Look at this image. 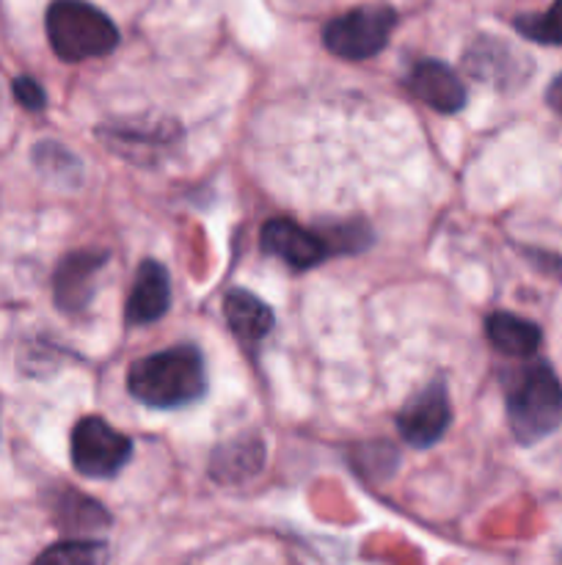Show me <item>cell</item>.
<instances>
[{
	"instance_id": "obj_1",
	"label": "cell",
	"mask_w": 562,
	"mask_h": 565,
	"mask_svg": "<svg viewBox=\"0 0 562 565\" xmlns=\"http://www.w3.org/2000/svg\"><path fill=\"white\" fill-rule=\"evenodd\" d=\"M127 390L149 408H185L207 395V364L193 345L165 348L132 362Z\"/></svg>"
},
{
	"instance_id": "obj_2",
	"label": "cell",
	"mask_w": 562,
	"mask_h": 565,
	"mask_svg": "<svg viewBox=\"0 0 562 565\" xmlns=\"http://www.w3.org/2000/svg\"><path fill=\"white\" fill-rule=\"evenodd\" d=\"M507 423L521 445H538L562 425V384L549 362L534 359L507 386Z\"/></svg>"
},
{
	"instance_id": "obj_3",
	"label": "cell",
	"mask_w": 562,
	"mask_h": 565,
	"mask_svg": "<svg viewBox=\"0 0 562 565\" xmlns=\"http://www.w3.org/2000/svg\"><path fill=\"white\" fill-rule=\"evenodd\" d=\"M50 47L61 61L99 58L119 44L114 20L86 0H53L44 17Z\"/></svg>"
},
{
	"instance_id": "obj_4",
	"label": "cell",
	"mask_w": 562,
	"mask_h": 565,
	"mask_svg": "<svg viewBox=\"0 0 562 565\" xmlns=\"http://www.w3.org/2000/svg\"><path fill=\"white\" fill-rule=\"evenodd\" d=\"M397 25V14L389 6H364L334 17L323 28V44L334 55L347 61H364L378 55Z\"/></svg>"
},
{
	"instance_id": "obj_5",
	"label": "cell",
	"mask_w": 562,
	"mask_h": 565,
	"mask_svg": "<svg viewBox=\"0 0 562 565\" xmlns=\"http://www.w3.org/2000/svg\"><path fill=\"white\" fill-rule=\"evenodd\" d=\"M72 463L83 478L108 480L127 467L132 456V439L99 417H83L72 430Z\"/></svg>"
},
{
	"instance_id": "obj_6",
	"label": "cell",
	"mask_w": 562,
	"mask_h": 565,
	"mask_svg": "<svg viewBox=\"0 0 562 565\" xmlns=\"http://www.w3.org/2000/svg\"><path fill=\"white\" fill-rule=\"evenodd\" d=\"M452 425V403L444 381H433L411 397L397 414V430L417 450L439 445Z\"/></svg>"
},
{
	"instance_id": "obj_7",
	"label": "cell",
	"mask_w": 562,
	"mask_h": 565,
	"mask_svg": "<svg viewBox=\"0 0 562 565\" xmlns=\"http://www.w3.org/2000/svg\"><path fill=\"white\" fill-rule=\"evenodd\" d=\"M262 248L270 257L281 259L292 270L317 268L325 257H331V246L323 232L303 230L290 218H273L262 226Z\"/></svg>"
},
{
	"instance_id": "obj_8",
	"label": "cell",
	"mask_w": 562,
	"mask_h": 565,
	"mask_svg": "<svg viewBox=\"0 0 562 565\" xmlns=\"http://www.w3.org/2000/svg\"><path fill=\"white\" fill-rule=\"evenodd\" d=\"M105 252H72L58 263L53 276V296L64 312H80L97 292V274L105 268Z\"/></svg>"
},
{
	"instance_id": "obj_9",
	"label": "cell",
	"mask_w": 562,
	"mask_h": 565,
	"mask_svg": "<svg viewBox=\"0 0 562 565\" xmlns=\"http://www.w3.org/2000/svg\"><path fill=\"white\" fill-rule=\"evenodd\" d=\"M406 86L419 103L439 114H457L466 105V86L461 83L457 72L446 66L444 61L424 58L411 66L406 77Z\"/></svg>"
},
{
	"instance_id": "obj_10",
	"label": "cell",
	"mask_w": 562,
	"mask_h": 565,
	"mask_svg": "<svg viewBox=\"0 0 562 565\" xmlns=\"http://www.w3.org/2000/svg\"><path fill=\"white\" fill-rule=\"evenodd\" d=\"M171 307V276L154 259H147L138 268L132 290L125 303V320L130 326L158 323Z\"/></svg>"
},
{
	"instance_id": "obj_11",
	"label": "cell",
	"mask_w": 562,
	"mask_h": 565,
	"mask_svg": "<svg viewBox=\"0 0 562 565\" xmlns=\"http://www.w3.org/2000/svg\"><path fill=\"white\" fill-rule=\"evenodd\" d=\"M264 445L259 436H235L231 441L220 445L209 458V475L218 483H246L262 469Z\"/></svg>"
},
{
	"instance_id": "obj_12",
	"label": "cell",
	"mask_w": 562,
	"mask_h": 565,
	"mask_svg": "<svg viewBox=\"0 0 562 565\" xmlns=\"http://www.w3.org/2000/svg\"><path fill=\"white\" fill-rule=\"evenodd\" d=\"M224 315L231 334H235L242 345H257V342H262L275 326L273 309L264 301H259V298L248 290H231L224 301Z\"/></svg>"
},
{
	"instance_id": "obj_13",
	"label": "cell",
	"mask_w": 562,
	"mask_h": 565,
	"mask_svg": "<svg viewBox=\"0 0 562 565\" xmlns=\"http://www.w3.org/2000/svg\"><path fill=\"white\" fill-rule=\"evenodd\" d=\"M485 334H488L490 345L496 351L507 353V356L527 359L534 356L543 342V331L527 318H518V315L510 312H494L488 320H485Z\"/></svg>"
},
{
	"instance_id": "obj_14",
	"label": "cell",
	"mask_w": 562,
	"mask_h": 565,
	"mask_svg": "<svg viewBox=\"0 0 562 565\" xmlns=\"http://www.w3.org/2000/svg\"><path fill=\"white\" fill-rule=\"evenodd\" d=\"M55 519L64 530L69 533H83V530H99L110 522L108 511L99 505L97 500L86 494H77V491L61 489L58 500H55Z\"/></svg>"
},
{
	"instance_id": "obj_15",
	"label": "cell",
	"mask_w": 562,
	"mask_h": 565,
	"mask_svg": "<svg viewBox=\"0 0 562 565\" xmlns=\"http://www.w3.org/2000/svg\"><path fill=\"white\" fill-rule=\"evenodd\" d=\"M108 546L102 541L69 539L47 546L33 565H108Z\"/></svg>"
},
{
	"instance_id": "obj_16",
	"label": "cell",
	"mask_w": 562,
	"mask_h": 565,
	"mask_svg": "<svg viewBox=\"0 0 562 565\" xmlns=\"http://www.w3.org/2000/svg\"><path fill=\"white\" fill-rule=\"evenodd\" d=\"M516 31L538 44H554L562 47V0H554L543 14L516 17Z\"/></svg>"
},
{
	"instance_id": "obj_17",
	"label": "cell",
	"mask_w": 562,
	"mask_h": 565,
	"mask_svg": "<svg viewBox=\"0 0 562 565\" xmlns=\"http://www.w3.org/2000/svg\"><path fill=\"white\" fill-rule=\"evenodd\" d=\"M11 86H14V97H17V103L22 105V108L42 110L44 103H47V97H44V88L39 86L33 77H17Z\"/></svg>"
},
{
	"instance_id": "obj_18",
	"label": "cell",
	"mask_w": 562,
	"mask_h": 565,
	"mask_svg": "<svg viewBox=\"0 0 562 565\" xmlns=\"http://www.w3.org/2000/svg\"><path fill=\"white\" fill-rule=\"evenodd\" d=\"M545 103H549V108L562 119V75H556L554 81H551V86L545 88Z\"/></svg>"
}]
</instances>
